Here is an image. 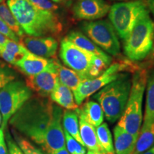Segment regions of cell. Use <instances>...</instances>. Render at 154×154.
Segmentation results:
<instances>
[{"label":"cell","mask_w":154,"mask_h":154,"mask_svg":"<svg viewBox=\"0 0 154 154\" xmlns=\"http://www.w3.org/2000/svg\"><path fill=\"white\" fill-rule=\"evenodd\" d=\"M84 34L108 54H120L121 44L118 35L111 22L107 20L84 22L81 25Z\"/></svg>","instance_id":"cell-10"},{"label":"cell","mask_w":154,"mask_h":154,"mask_svg":"<svg viewBox=\"0 0 154 154\" xmlns=\"http://www.w3.org/2000/svg\"><path fill=\"white\" fill-rule=\"evenodd\" d=\"M53 113L51 101L45 98L31 97L11 117L9 124L19 133L43 147Z\"/></svg>","instance_id":"cell-1"},{"label":"cell","mask_w":154,"mask_h":154,"mask_svg":"<svg viewBox=\"0 0 154 154\" xmlns=\"http://www.w3.org/2000/svg\"><path fill=\"white\" fill-rule=\"evenodd\" d=\"M66 37L77 47L97 56L98 57L103 59L109 65L111 64V62L113 61L112 57L107 53H106L104 51H103L96 44H94L83 32L77 30L71 31Z\"/></svg>","instance_id":"cell-17"},{"label":"cell","mask_w":154,"mask_h":154,"mask_svg":"<svg viewBox=\"0 0 154 154\" xmlns=\"http://www.w3.org/2000/svg\"><path fill=\"white\" fill-rule=\"evenodd\" d=\"M56 65L59 82L74 92L83 79L74 70L62 66L59 61L56 60Z\"/></svg>","instance_id":"cell-23"},{"label":"cell","mask_w":154,"mask_h":154,"mask_svg":"<svg viewBox=\"0 0 154 154\" xmlns=\"http://www.w3.org/2000/svg\"><path fill=\"white\" fill-rule=\"evenodd\" d=\"M0 34H3L4 36H5L6 37L11 41L16 42H19L20 41V38L14 32H12L1 19H0Z\"/></svg>","instance_id":"cell-32"},{"label":"cell","mask_w":154,"mask_h":154,"mask_svg":"<svg viewBox=\"0 0 154 154\" xmlns=\"http://www.w3.org/2000/svg\"><path fill=\"white\" fill-rule=\"evenodd\" d=\"M154 146V120L143 123L133 154H141Z\"/></svg>","instance_id":"cell-21"},{"label":"cell","mask_w":154,"mask_h":154,"mask_svg":"<svg viewBox=\"0 0 154 154\" xmlns=\"http://www.w3.org/2000/svg\"><path fill=\"white\" fill-rule=\"evenodd\" d=\"M0 19L19 38L24 36V31L5 2L0 4Z\"/></svg>","instance_id":"cell-26"},{"label":"cell","mask_w":154,"mask_h":154,"mask_svg":"<svg viewBox=\"0 0 154 154\" xmlns=\"http://www.w3.org/2000/svg\"><path fill=\"white\" fill-rule=\"evenodd\" d=\"M6 140L7 143L9 154H24L18 144H17L16 142L13 140L9 134H7L6 136Z\"/></svg>","instance_id":"cell-33"},{"label":"cell","mask_w":154,"mask_h":154,"mask_svg":"<svg viewBox=\"0 0 154 154\" xmlns=\"http://www.w3.org/2000/svg\"><path fill=\"white\" fill-rule=\"evenodd\" d=\"M63 110L59 106L54 104L53 119L44 139L43 149L48 153L66 147L64 131L62 126Z\"/></svg>","instance_id":"cell-13"},{"label":"cell","mask_w":154,"mask_h":154,"mask_svg":"<svg viewBox=\"0 0 154 154\" xmlns=\"http://www.w3.org/2000/svg\"><path fill=\"white\" fill-rule=\"evenodd\" d=\"M3 131H4V130L2 129V128H0V134H1V133H2V132H3Z\"/></svg>","instance_id":"cell-42"},{"label":"cell","mask_w":154,"mask_h":154,"mask_svg":"<svg viewBox=\"0 0 154 154\" xmlns=\"http://www.w3.org/2000/svg\"><path fill=\"white\" fill-rule=\"evenodd\" d=\"M62 126L63 130L66 131L75 140L84 146L80 136L79 116L76 110H65L63 111Z\"/></svg>","instance_id":"cell-22"},{"label":"cell","mask_w":154,"mask_h":154,"mask_svg":"<svg viewBox=\"0 0 154 154\" xmlns=\"http://www.w3.org/2000/svg\"><path fill=\"white\" fill-rule=\"evenodd\" d=\"M59 56L63 63L83 80L95 78L110 66L97 56L77 47L66 37L61 42Z\"/></svg>","instance_id":"cell-3"},{"label":"cell","mask_w":154,"mask_h":154,"mask_svg":"<svg viewBox=\"0 0 154 154\" xmlns=\"http://www.w3.org/2000/svg\"><path fill=\"white\" fill-rule=\"evenodd\" d=\"M147 78L148 72L145 69H138L134 72L128 101L117 124L134 135H138L143 121V101Z\"/></svg>","instance_id":"cell-4"},{"label":"cell","mask_w":154,"mask_h":154,"mask_svg":"<svg viewBox=\"0 0 154 154\" xmlns=\"http://www.w3.org/2000/svg\"><path fill=\"white\" fill-rule=\"evenodd\" d=\"M29 52L22 43L9 39L0 48V57L6 62L14 65Z\"/></svg>","instance_id":"cell-20"},{"label":"cell","mask_w":154,"mask_h":154,"mask_svg":"<svg viewBox=\"0 0 154 154\" xmlns=\"http://www.w3.org/2000/svg\"><path fill=\"white\" fill-rule=\"evenodd\" d=\"M64 131L65 140H66V148L69 154H86V147L79 143L66 131Z\"/></svg>","instance_id":"cell-29"},{"label":"cell","mask_w":154,"mask_h":154,"mask_svg":"<svg viewBox=\"0 0 154 154\" xmlns=\"http://www.w3.org/2000/svg\"><path fill=\"white\" fill-rule=\"evenodd\" d=\"M14 137L17 144L24 154H44L41 150L36 148L33 144L25 138L18 136L16 134H14Z\"/></svg>","instance_id":"cell-30"},{"label":"cell","mask_w":154,"mask_h":154,"mask_svg":"<svg viewBox=\"0 0 154 154\" xmlns=\"http://www.w3.org/2000/svg\"><path fill=\"white\" fill-rule=\"evenodd\" d=\"M49 96L51 101L66 110H76L79 108V106L75 101L74 94L72 90L61 84L59 81Z\"/></svg>","instance_id":"cell-19"},{"label":"cell","mask_w":154,"mask_h":154,"mask_svg":"<svg viewBox=\"0 0 154 154\" xmlns=\"http://www.w3.org/2000/svg\"><path fill=\"white\" fill-rule=\"evenodd\" d=\"M7 5L29 36H52L62 31V24L55 12L38 9L28 0H7Z\"/></svg>","instance_id":"cell-2"},{"label":"cell","mask_w":154,"mask_h":154,"mask_svg":"<svg viewBox=\"0 0 154 154\" xmlns=\"http://www.w3.org/2000/svg\"><path fill=\"white\" fill-rule=\"evenodd\" d=\"M56 60L54 59L51 66L45 71L33 76H29L26 79V85L32 91H35L41 97L49 96L59 81Z\"/></svg>","instance_id":"cell-11"},{"label":"cell","mask_w":154,"mask_h":154,"mask_svg":"<svg viewBox=\"0 0 154 154\" xmlns=\"http://www.w3.org/2000/svg\"><path fill=\"white\" fill-rule=\"evenodd\" d=\"M96 135L101 148L107 154H115L112 135L106 123L102 124L96 128Z\"/></svg>","instance_id":"cell-27"},{"label":"cell","mask_w":154,"mask_h":154,"mask_svg":"<svg viewBox=\"0 0 154 154\" xmlns=\"http://www.w3.org/2000/svg\"><path fill=\"white\" fill-rule=\"evenodd\" d=\"M48 154H69V153L68 152V151H67L66 148L65 147V148H63V149H61L57 150V151L51 152V153H49Z\"/></svg>","instance_id":"cell-36"},{"label":"cell","mask_w":154,"mask_h":154,"mask_svg":"<svg viewBox=\"0 0 154 154\" xmlns=\"http://www.w3.org/2000/svg\"><path fill=\"white\" fill-rule=\"evenodd\" d=\"M146 99L143 123L154 120V71L148 74L146 83Z\"/></svg>","instance_id":"cell-25"},{"label":"cell","mask_w":154,"mask_h":154,"mask_svg":"<svg viewBox=\"0 0 154 154\" xmlns=\"http://www.w3.org/2000/svg\"><path fill=\"white\" fill-rule=\"evenodd\" d=\"M141 154H154V146Z\"/></svg>","instance_id":"cell-37"},{"label":"cell","mask_w":154,"mask_h":154,"mask_svg":"<svg viewBox=\"0 0 154 154\" xmlns=\"http://www.w3.org/2000/svg\"><path fill=\"white\" fill-rule=\"evenodd\" d=\"M154 43V22L146 13L137 21L124 40L125 55L131 61H141L151 53Z\"/></svg>","instance_id":"cell-6"},{"label":"cell","mask_w":154,"mask_h":154,"mask_svg":"<svg viewBox=\"0 0 154 154\" xmlns=\"http://www.w3.org/2000/svg\"><path fill=\"white\" fill-rule=\"evenodd\" d=\"M0 154H9L8 148L5 143L4 131L0 134Z\"/></svg>","instance_id":"cell-34"},{"label":"cell","mask_w":154,"mask_h":154,"mask_svg":"<svg viewBox=\"0 0 154 154\" xmlns=\"http://www.w3.org/2000/svg\"><path fill=\"white\" fill-rule=\"evenodd\" d=\"M51 1H52L53 2H54L56 4H59V3L64 2H66V0H51Z\"/></svg>","instance_id":"cell-38"},{"label":"cell","mask_w":154,"mask_h":154,"mask_svg":"<svg viewBox=\"0 0 154 154\" xmlns=\"http://www.w3.org/2000/svg\"><path fill=\"white\" fill-rule=\"evenodd\" d=\"M148 12L146 0H131L113 5L108 14L117 35L124 41L138 19Z\"/></svg>","instance_id":"cell-7"},{"label":"cell","mask_w":154,"mask_h":154,"mask_svg":"<svg viewBox=\"0 0 154 154\" xmlns=\"http://www.w3.org/2000/svg\"><path fill=\"white\" fill-rule=\"evenodd\" d=\"M151 53V58H152V59H153V60L154 61V43H153V48H152Z\"/></svg>","instance_id":"cell-39"},{"label":"cell","mask_w":154,"mask_h":154,"mask_svg":"<svg viewBox=\"0 0 154 154\" xmlns=\"http://www.w3.org/2000/svg\"><path fill=\"white\" fill-rule=\"evenodd\" d=\"M138 136L130 134L117 125L113 129L115 154H133Z\"/></svg>","instance_id":"cell-18"},{"label":"cell","mask_w":154,"mask_h":154,"mask_svg":"<svg viewBox=\"0 0 154 154\" xmlns=\"http://www.w3.org/2000/svg\"><path fill=\"white\" fill-rule=\"evenodd\" d=\"M146 2H147L149 10L154 16V0H146Z\"/></svg>","instance_id":"cell-35"},{"label":"cell","mask_w":154,"mask_h":154,"mask_svg":"<svg viewBox=\"0 0 154 154\" xmlns=\"http://www.w3.org/2000/svg\"><path fill=\"white\" fill-rule=\"evenodd\" d=\"M137 65L128 61L114 62L109 66L103 73L91 79L83 80L75 91L73 92L75 101L78 106L82 105L85 99L99 91L107 84L118 79L123 72H132L138 69Z\"/></svg>","instance_id":"cell-8"},{"label":"cell","mask_w":154,"mask_h":154,"mask_svg":"<svg viewBox=\"0 0 154 154\" xmlns=\"http://www.w3.org/2000/svg\"><path fill=\"white\" fill-rule=\"evenodd\" d=\"M32 96L26 83L14 80L0 90V113L2 116L1 128L5 130L9 119Z\"/></svg>","instance_id":"cell-9"},{"label":"cell","mask_w":154,"mask_h":154,"mask_svg":"<svg viewBox=\"0 0 154 154\" xmlns=\"http://www.w3.org/2000/svg\"><path fill=\"white\" fill-rule=\"evenodd\" d=\"M22 44L31 53L47 59L54 58L57 55L59 43L51 36H26Z\"/></svg>","instance_id":"cell-14"},{"label":"cell","mask_w":154,"mask_h":154,"mask_svg":"<svg viewBox=\"0 0 154 154\" xmlns=\"http://www.w3.org/2000/svg\"><path fill=\"white\" fill-rule=\"evenodd\" d=\"M112 1H121V2H127V1H131V0H112Z\"/></svg>","instance_id":"cell-41"},{"label":"cell","mask_w":154,"mask_h":154,"mask_svg":"<svg viewBox=\"0 0 154 154\" xmlns=\"http://www.w3.org/2000/svg\"><path fill=\"white\" fill-rule=\"evenodd\" d=\"M76 111L79 116L80 136L84 146L88 151H93L96 154H107L99 144L96 135V127L86 120L82 109L78 108Z\"/></svg>","instance_id":"cell-15"},{"label":"cell","mask_w":154,"mask_h":154,"mask_svg":"<svg viewBox=\"0 0 154 154\" xmlns=\"http://www.w3.org/2000/svg\"><path fill=\"white\" fill-rule=\"evenodd\" d=\"M16 72L7 65L0 61V90L13 81L16 80Z\"/></svg>","instance_id":"cell-28"},{"label":"cell","mask_w":154,"mask_h":154,"mask_svg":"<svg viewBox=\"0 0 154 154\" xmlns=\"http://www.w3.org/2000/svg\"><path fill=\"white\" fill-rule=\"evenodd\" d=\"M53 59H47L29 52L14 66L26 76H33L47 69L53 63Z\"/></svg>","instance_id":"cell-16"},{"label":"cell","mask_w":154,"mask_h":154,"mask_svg":"<svg viewBox=\"0 0 154 154\" xmlns=\"http://www.w3.org/2000/svg\"><path fill=\"white\" fill-rule=\"evenodd\" d=\"M81 109L86 120L94 127L96 128L103 123L104 113L99 103L94 101H86Z\"/></svg>","instance_id":"cell-24"},{"label":"cell","mask_w":154,"mask_h":154,"mask_svg":"<svg viewBox=\"0 0 154 154\" xmlns=\"http://www.w3.org/2000/svg\"><path fill=\"white\" fill-rule=\"evenodd\" d=\"M110 8L111 6L105 0H76L72 13L77 20L90 22L104 17Z\"/></svg>","instance_id":"cell-12"},{"label":"cell","mask_w":154,"mask_h":154,"mask_svg":"<svg viewBox=\"0 0 154 154\" xmlns=\"http://www.w3.org/2000/svg\"><path fill=\"white\" fill-rule=\"evenodd\" d=\"M29 2L37 8L42 10L56 12L59 9L57 4L51 0H28Z\"/></svg>","instance_id":"cell-31"},{"label":"cell","mask_w":154,"mask_h":154,"mask_svg":"<svg viewBox=\"0 0 154 154\" xmlns=\"http://www.w3.org/2000/svg\"><path fill=\"white\" fill-rule=\"evenodd\" d=\"M4 1H5V0H0V4H1L2 2H3Z\"/></svg>","instance_id":"cell-43"},{"label":"cell","mask_w":154,"mask_h":154,"mask_svg":"<svg viewBox=\"0 0 154 154\" xmlns=\"http://www.w3.org/2000/svg\"><path fill=\"white\" fill-rule=\"evenodd\" d=\"M2 116L1 113H0V128L2 126Z\"/></svg>","instance_id":"cell-40"},{"label":"cell","mask_w":154,"mask_h":154,"mask_svg":"<svg viewBox=\"0 0 154 154\" xmlns=\"http://www.w3.org/2000/svg\"><path fill=\"white\" fill-rule=\"evenodd\" d=\"M131 87V79L129 74H121L118 79L107 84L94 96L109 122L115 123L122 116Z\"/></svg>","instance_id":"cell-5"}]
</instances>
